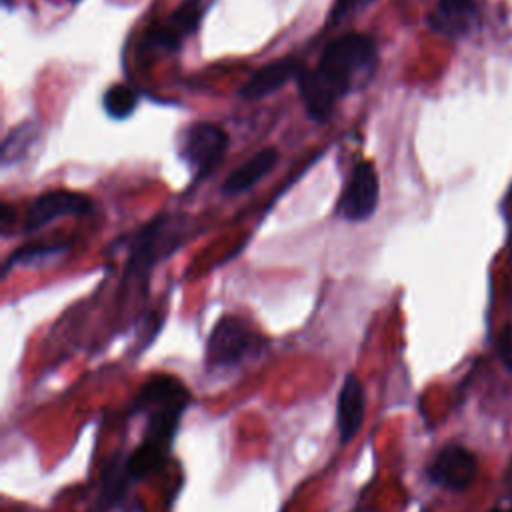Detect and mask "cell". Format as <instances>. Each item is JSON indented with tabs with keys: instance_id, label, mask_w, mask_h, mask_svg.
Listing matches in <instances>:
<instances>
[{
	"instance_id": "6da1fadb",
	"label": "cell",
	"mask_w": 512,
	"mask_h": 512,
	"mask_svg": "<svg viewBox=\"0 0 512 512\" xmlns=\"http://www.w3.org/2000/svg\"><path fill=\"white\" fill-rule=\"evenodd\" d=\"M378 68L374 40L360 32L334 38L322 50L316 68H302L296 76L298 92L308 116L328 122L340 98L368 86Z\"/></svg>"
},
{
	"instance_id": "7a4b0ae2",
	"label": "cell",
	"mask_w": 512,
	"mask_h": 512,
	"mask_svg": "<svg viewBox=\"0 0 512 512\" xmlns=\"http://www.w3.org/2000/svg\"><path fill=\"white\" fill-rule=\"evenodd\" d=\"M192 404L190 390L170 374H158L146 380L134 396L132 414L146 416L142 442L126 454V468L132 482L156 474L170 454L182 414Z\"/></svg>"
},
{
	"instance_id": "3957f363",
	"label": "cell",
	"mask_w": 512,
	"mask_h": 512,
	"mask_svg": "<svg viewBox=\"0 0 512 512\" xmlns=\"http://www.w3.org/2000/svg\"><path fill=\"white\" fill-rule=\"evenodd\" d=\"M188 232H190V218H184V216L162 214L150 220L132 236L128 244L130 254H128L126 276L146 278L150 268L158 260L178 250V246L188 238Z\"/></svg>"
},
{
	"instance_id": "277c9868",
	"label": "cell",
	"mask_w": 512,
	"mask_h": 512,
	"mask_svg": "<svg viewBox=\"0 0 512 512\" xmlns=\"http://www.w3.org/2000/svg\"><path fill=\"white\" fill-rule=\"evenodd\" d=\"M266 348V340L242 318L222 316L206 344V364L210 368H236L256 358Z\"/></svg>"
},
{
	"instance_id": "5b68a950",
	"label": "cell",
	"mask_w": 512,
	"mask_h": 512,
	"mask_svg": "<svg viewBox=\"0 0 512 512\" xmlns=\"http://www.w3.org/2000/svg\"><path fill=\"white\" fill-rule=\"evenodd\" d=\"M228 134L212 122H196L186 128L180 140V156L192 168L194 178L210 174L226 156Z\"/></svg>"
},
{
	"instance_id": "8992f818",
	"label": "cell",
	"mask_w": 512,
	"mask_h": 512,
	"mask_svg": "<svg viewBox=\"0 0 512 512\" xmlns=\"http://www.w3.org/2000/svg\"><path fill=\"white\" fill-rule=\"evenodd\" d=\"M380 198L378 174L372 162L362 160L352 168L348 184L342 192L338 214L348 222H362L372 218Z\"/></svg>"
},
{
	"instance_id": "52a82bcc",
	"label": "cell",
	"mask_w": 512,
	"mask_h": 512,
	"mask_svg": "<svg viewBox=\"0 0 512 512\" xmlns=\"http://www.w3.org/2000/svg\"><path fill=\"white\" fill-rule=\"evenodd\" d=\"M206 10L204 0H184L164 22L152 26L144 36V48L152 52H176L186 36L196 32Z\"/></svg>"
},
{
	"instance_id": "ba28073f",
	"label": "cell",
	"mask_w": 512,
	"mask_h": 512,
	"mask_svg": "<svg viewBox=\"0 0 512 512\" xmlns=\"http://www.w3.org/2000/svg\"><path fill=\"white\" fill-rule=\"evenodd\" d=\"M92 200L86 194L72 192V190H50L32 200L28 212L24 216L22 232L30 234L46 224L64 218V216H84L92 212Z\"/></svg>"
},
{
	"instance_id": "9c48e42d",
	"label": "cell",
	"mask_w": 512,
	"mask_h": 512,
	"mask_svg": "<svg viewBox=\"0 0 512 512\" xmlns=\"http://www.w3.org/2000/svg\"><path fill=\"white\" fill-rule=\"evenodd\" d=\"M476 472V456L460 444H446L428 466L430 482L450 492L466 490L474 482Z\"/></svg>"
},
{
	"instance_id": "30bf717a",
	"label": "cell",
	"mask_w": 512,
	"mask_h": 512,
	"mask_svg": "<svg viewBox=\"0 0 512 512\" xmlns=\"http://www.w3.org/2000/svg\"><path fill=\"white\" fill-rule=\"evenodd\" d=\"M428 28L448 40L468 36L480 22L476 0H438L426 16Z\"/></svg>"
},
{
	"instance_id": "8fae6325",
	"label": "cell",
	"mask_w": 512,
	"mask_h": 512,
	"mask_svg": "<svg viewBox=\"0 0 512 512\" xmlns=\"http://www.w3.org/2000/svg\"><path fill=\"white\" fill-rule=\"evenodd\" d=\"M366 414V392L356 374H346L336 400V424L340 444H348L360 430Z\"/></svg>"
},
{
	"instance_id": "7c38bea8",
	"label": "cell",
	"mask_w": 512,
	"mask_h": 512,
	"mask_svg": "<svg viewBox=\"0 0 512 512\" xmlns=\"http://www.w3.org/2000/svg\"><path fill=\"white\" fill-rule=\"evenodd\" d=\"M302 68H304L302 62L292 56H284L274 62H268L260 66L256 72H252V76L240 88V96L244 100H260L280 90L288 80H296Z\"/></svg>"
},
{
	"instance_id": "4fadbf2b",
	"label": "cell",
	"mask_w": 512,
	"mask_h": 512,
	"mask_svg": "<svg viewBox=\"0 0 512 512\" xmlns=\"http://www.w3.org/2000/svg\"><path fill=\"white\" fill-rule=\"evenodd\" d=\"M278 164V150L276 148H264L252 158H248L244 164H240L236 170L228 174V178L222 184V192L228 196L242 194L250 190L254 184H258L272 168Z\"/></svg>"
},
{
	"instance_id": "5bb4252c",
	"label": "cell",
	"mask_w": 512,
	"mask_h": 512,
	"mask_svg": "<svg viewBox=\"0 0 512 512\" xmlns=\"http://www.w3.org/2000/svg\"><path fill=\"white\" fill-rule=\"evenodd\" d=\"M130 484H132V478L126 468V454L116 452L100 472V490H98L100 508H110L120 504L126 498Z\"/></svg>"
},
{
	"instance_id": "9a60e30c",
	"label": "cell",
	"mask_w": 512,
	"mask_h": 512,
	"mask_svg": "<svg viewBox=\"0 0 512 512\" xmlns=\"http://www.w3.org/2000/svg\"><path fill=\"white\" fill-rule=\"evenodd\" d=\"M102 106L112 120H124L136 110L138 92L128 84H114L104 92Z\"/></svg>"
},
{
	"instance_id": "2e32d148",
	"label": "cell",
	"mask_w": 512,
	"mask_h": 512,
	"mask_svg": "<svg viewBox=\"0 0 512 512\" xmlns=\"http://www.w3.org/2000/svg\"><path fill=\"white\" fill-rule=\"evenodd\" d=\"M68 242H34L14 250L4 262V274L16 264H34L38 260H50L68 250Z\"/></svg>"
},
{
	"instance_id": "e0dca14e",
	"label": "cell",
	"mask_w": 512,
	"mask_h": 512,
	"mask_svg": "<svg viewBox=\"0 0 512 512\" xmlns=\"http://www.w3.org/2000/svg\"><path fill=\"white\" fill-rule=\"evenodd\" d=\"M34 136H36V124H32V122H26V124L18 126L16 130H12L6 136L4 146H2V162L8 164L12 160H18L24 154L22 142H30Z\"/></svg>"
},
{
	"instance_id": "ac0fdd59",
	"label": "cell",
	"mask_w": 512,
	"mask_h": 512,
	"mask_svg": "<svg viewBox=\"0 0 512 512\" xmlns=\"http://www.w3.org/2000/svg\"><path fill=\"white\" fill-rule=\"evenodd\" d=\"M376 0H334L332 12H330V24H340L348 18L358 16L366 8H370Z\"/></svg>"
},
{
	"instance_id": "d6986e66",
	"label": "cell",
	"mask_w": 512,
	"mask_h": 512,
	"mask_svg": "<svg viewBox=\"0 0 512 512\" xmlns=\"http://www.w3.org/2000/svg\"><path fill=\"white\" fill-rule=\"evenodd\" d=\"M498 356L504 362V366L508 368V372L512 374V326H506L500 336H498V344H496Z\"/></svg>"
},
{
	"instance_id": "ffe728a7",
	"label": "cell",
	"mask_w": 512,
	"mask_h": 512,
	"mask_svg": "<svg viewBox=\"0 0 512 512\" xmlns=\"http://www.w3.org/2000/svg\"><path fill=\"white\" fill-rule=\"evenodd\" d=\"M490 512H506V510H490Z\"/></svg>"
}]
</instances>
